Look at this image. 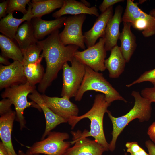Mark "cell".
<instances>
[{"label": "cell", "mask_w": 155, "mask_h": 155, "mask_svg": "<svg viewBox=\"0 0 155 155\" xmlns=\"http://www.w3.org/2000/svg\"><path fill=\"white\" fill-rule=\"evenodd\" d=\"M147 134L150 139L155 143V122H153L148 127Z\"/></svg>", "instance_id": "35"}, {"label": "cell", "mask_w": 155, "mask_h": 155, "mask_svg": "<svg viewBox=\"0 0 155 155\" xmlns=\"http://www.w3.org/2000/svg\"><path fill=\"white\" fill-rule=\"evenodd\" d=\"M104 38H100L99 41L94 45L88 48L84 51L78 50L74 54V56L84 65L95 71L102 72L106 68L104 61L106 57V51L104 48Z\"/></svg>", "instance_id": "10"}, {"label": "cell", "mask_w": 155, "mask_h": 155, "mask_svg": "<svg viewBox=\"0 0 155 155\" xmlns=\"http://www.w3.org/2000/svg\"><path fill=\"white\" fill-rule=\"evenodd\" d=\"M16 117V111H12L0 117V137L9 155H18L12 143L11 133Z\"/></svg>", "instance_id": "20"}, {"label": "cell", "mask_w": 155, "mask_h": 155, "mask_svg": "<svg viewBox=\"0 0 155 155\" xmlns=\"http://www.w3.org/2000/svg\"><path fill=\"white\" fill-rule=\"evenodd\" d=\"M88 14L98 17L99 13L96 6L88 7L81 1L75 0H64L62 7L52 14L55 19L61 18L66 14L73 15Z\"/></svg>", "instance_id": "19"}, {"label": "cell", "mask_w": 155, "mask_h": 155, "mask_svg": "<svg viewBox=\"0 0 155 155\" xmlns=\"http://www.w3.org/2000/svg\"><path fill=\"white\" fill-rule=\"evenodd\" d=\"M12 104L8 98H3L0 101V115L1 116L5 115L12 110L11 106Z\"/></svg>", "instance_id": "31"}, {"label": "cell", "mask_w": 155, "mask_h": 155, "mask_svg": "<svg viewBox=\"0 0 155 155\" xmlns=\"http://www.w3.org/2000/svg\"><path fill=\"white\" fill-rule=\"evenodd\" d=\"M149 14L152 17L155 18V8L151 10L149 12Z\"/></svg>", "instance_id": "41"}, {"label": "cell", "mask_w": 155, "mask_h": 155, "mask_svg": "<svg viewBox=\"0 0 155 155\" xmlns=\"http://www.w3.org/2000/svg\"><path fill=\"white\" fill-rule=\"evenodd\" d=\"M59 30H57L44 40L38 42L42 51L40 57L45 58L46 64L45 73L38 87V91L41 93H44L57 78L64 64L71 62L74 53L79 48L73 44H63L59 39Z\"/></svg>", "instance_id": "1"}, {"label": "cell", "mask_w": 155, "mask_h": 155, "mask_svg": "<svg viewBox=\"0 0 155 155\" xmlns=\"http://www.w3.org/2000/svg\"><path fill=\"white\" fill-rule=\"evenodd\" d=\"M62 17L50 20H43L41 18H33L31 20L35 36L37 40L41 39L46 35L62 27L67 18Z\"/></svg>", "instance_id": "18"}, {"label": "cell", "mask_w": 155, "mask_h": 155, "mask_svg": "<svg viewBox=\"0 0 155 155\" xmlns=\"http://www.w3.org/2000/svg\"><path fill=\"white\" fill-rule=\"evenodd\" d=\"M111 51L109 57L105 60L104 66L108 70L110 78H117L124 71L126 62L120 47L117 45Z\"/></svg>", "instance_id": "21"}, {"label": "cell", "mask_w": 155, "mask_h": 155, "mask_svg": "<svg viewBox=\"0 0 155 155\" xmlns=\"http://www.w3.org/2000/svg\"><path fill=\"white\" fill-rule=\"evenodd\" d=\"M64 1V0H32L31 3L33 18H41L56 9L61 8Z\"/></svg>", "instance_id": "24"}, {"label": "cell", "mask_w": 155, "mask_h": 155, "mask_svg": "<svg viewBox=\"0 0 155 155\" xmlns=\"http://www.w3.org/2000/svg\"><path fill=\"white\" fill-rule=\"evenodd\" d=\"M35 89V86H31L26 82L6 88L1 94L2 98H9L14 105L16 113V120L19 123L21 130L26 127V122L23 115L26 108L32 107L39 111L41 110L40 106L35 102H29L27 100L29 94L32 93Z\"/></svg>", "instance_id": "5"}, {"label": "cell", "mask_w": 155, "mask_h": 155, "mask_svg": "<svg viewBox=\"0 0 155 155\" xmlns=\"http://www.w3.org/2000/svg\"><path fill=\"white\" fill-rule=\"evenodd\" d=\"M42 59L41 57L35 63L23 65L24 73L27 82L31 86H35L37 84L40 83L43 78L44 74V69L40 63Z\"/></svg>", "instance_id": "26"}, {"label": "cell", "mask_w": 155, "mask_h": 155, "mask_svg": "<svg viewBox=\"0 0 155 155\" xmlns=\"http://www.w3.org/2000/svg\"><path fill=\"white\" fill-rule=\"evenodd\" d=\"M145 144L147 148L149 155H155V145L150 140H147Z\"/></svg>", "instance_id": "36"}, {"label": "cell", "mask_w": 155, "mask_h": 155, "mask_svg": "<svg viewBox=\"0 0 155 155\" xmlns=\"http://www.w3.org/2000/svg\"><path fill=\"white\" fill-rule=\"evenodd\" d=\"M28 5L27 13L21 18H14L13 16V13H11L1 19L0 32L2 34L13 40H14L17 31L21 24L26 21H31L33 18L31 1Z\"/></svg>", "instance_id": "17"}, {"label": "cell", "mask_w": 155, "mask_h": 155, "mask_svg": "<svg viewBox=\"0 0 155 155\" xmlns=\"http://www.w3.org/2000/svg\"><path fill=\"white\" fill-rule=\"evenodd\" d=\"M0 48L1 54L14 61L22 63L23 59V52L13 40L3 35H0Z\"/></svg>", "instance_id": "25"}, {"label": "cell", "mask_w": 155, "mask_h": 155, "mask_svg": "<svg viewBox=\"0 0 155 155\" xmlns=\"http://www.w3.org/2000/svg\"><path fill=\"white\" fill-rule=\"evenodd\" d=\"M42 50V47L38 42L30 46L23 53V59L22 63L23 65L38 61L41 57L40 54Z\"/></svg>", "instance_id": "27"}, {"label": "cell", "mask_w": 155, "mask_h": 155, "mask_svg": "<svg viewBox=\"0 0 155 155\" xmlns=\"http://www.w3.org/2000/svg\"><path fill=\"white\" fill-rule=\"evenodd\" d=\"M0 155H9L7 150L2 142H0Z\"/></svg>", "instance_id": "37"}, {"label": "cell", "mask_w": 155, "mask_h": 155, "mask_svg": "<svg viewBox=\"0 0 155 155\" xmlns=\"http://www.w3.org/2000/svg\"><path fill=\"white\" fill-rule=\"evenodd\" d=\"M125 146L127 151L130 155H149L136 142H128L126 143Z\"/></svg>", "instance_id": "30"}, {"label": "cell", "mask_w": 155, "mask_h": 155, "mask_svg": "<svg viewBox=\"0 0 155 155\" xmlns=\"http://www.w3.org/2000/svg\"><path fill=\"white\" fill-rule=\"evenodd\" d=\"M93 90L104 95L107 102L111 105L113 101L119 100L127 101L104 77L103 74L94 71L86 65V71L80 87L75 97V101H80L84 93Z\"/></svg>", "instance_id": "4"}, {"label": "cell", "mask_w": 155, "mask_h": 155, "mask_svg": "<svg viewBox=\"0 0 155 155\" xmlns=\"http://www.w3.org/2000/svg\"><path fill=\"white\" fill-rule=\"evenodd\" d=\"M41 97L47 106L55 114L68 120L78 116L79 110L76 105L65 97H50L44 94Z\"/></svg>", "instance_id": "13"}, {"label": "cell", "mask_w": 155, "mask_h": 155, "mask_svg": "<svg viewBox=\"0 0 155 155\" xmlns=\"http://www.w3.org/2000/svg\"><path fill=\"white\" fill-rule=\"evenodd\" d=\"M28 97L32 101L38 105L45 116L46 125L41 140L45 139L49 132L58 125L68 122L67 120L55 114L47 106L42 99L41 94L36 89L31 94L29 95Z\"/></svg>", "instance_id": "16"}, {"label": "cell", "mask_w": 155, "mask_h": 155, "mask_svg": "<svg viewBox=\"0 0 155 155\" xmlns=\"http://www.w3.org/2000/svg\"><path fill=\"white\" fill-rule=\"evenodd\" d=\"M124 155H128V154H127V153L125 152V153H124Z\"/></svg>", "instance_id": "42"}, {"label": "cell", "mask_w": 155, "mask_h": 155, "mask_svg": "<svg viewBox=\"0 0 155 155\" xmlns=\"http://www.w3.org/2000/svg\"><path fill=\"white\" fill-rule=\"evenodd\" d=\"M140 94L142 97L152 102H155V87L145 88L142 90Z\"/></svg>", "instance_id": "32"}, {"label": "cell", "mask_w": 155, "mask_h": 155, "mask_svg": "<svg viewBox=\"0 0 155 155\" xmlns=\"http://www.w3.org/2000/svg\"><path fill=\"white\" fill-rule=\"evenodd\" d=\"M137 3L133 1L127 0L122 21L131 23L135 28L143 30L142 34L145 37H148L155 34V18L142 10Z\"/></svg>", "instance_id": "8"}, {"label": "cell", "mask_w": 155, "mask_h": 155, "mask_svg": "<svg viewBox=\"0 0 155 155\" xmlns=\"http://www.w3.org/2000/svg\"><path fill=\"white\" fill-rule=\"evenodd\" d=\"M18 154V155H39L38 154H31L27 151L26 152H24L22 150H19Z\"/></svg>", "instance_id": "39"}, {"label": "cell", "mask_w": 155, "mask_h": 155, "mask_svg": "<svg viewBox=\"0 0 155 155\" xmlns=\"http://www.w3.org/2000/svg\"><path fill=\"white\" fill-rule=\"evenodd\" d=\"M8 58L3 55L1 54L0 55V63L7 65H10L11 63L8 60Z\"/></svg>", "instance_id": "38"}, {"label": "cell", "mask_w": 155, "mask_h": 155, "mask_svg": "<svg viewBox=\"0 0 155 155\" xmlns=\"http://www.w3.org/2000/svg\"><path fill=\"white\" fill-rule=\"evenodd\" d=\"M26 82L27 79L24 71V66L22 63L15 61L9 65H0L1 89Z\"/></svg>", "instance_id": "12"}, {"label": "cell", "mask_w": 155, "mask_h": 155, "mask_svg": "<svg viewBox=\"0 0 155 155\" xmlns=\"http://www.w3.org/2000/svg\"><path fill=\"white\" fill-rule=\"evenodd\" d=\"M71 133L73 138L70 142L75 144L68 148L63 155H102L106 151L96 140L84 137L81 131H72Z\"/></svg>", "instance_id": "11"}, {"label": "cell", "mask_w": 155, "mask_h": 155, "mask_svg": "<svg viewBox=\"0 0 155 155\" xmlns=\"http://www.w3.org/2000/svg\"><path fill=\"white\" fill-rule=\"evenodd\" d=\"M145 82H150L155 87V68L145 71L136 80L126 86L129 88L135 84Z\"/></svg>", "instance_id": "29"}, {"label": "cell", "mask_w": 155, "mask_h": 155, "mask_svg": "<svg viewBox=\"0 0 155 155\" xmlns=\"http://www.w3.org/2000/svg\"><path fill=\"white\" fill-rule=\"evenodd\" d=\"M9 0L3 1L0 3V18L5 17Z\"/></svg>", "instance_id": "34"}, {"label": "cell", "mask_w": 155, "mask_h": 155, "mask_svg": "<svg viewBox=\"0 0 155 155\" xmlns=\"http://www.w3.org/2000/svg\"><path fill=\"white\" fill-rule=\"evenodd\" d=\"M70 66L67 62L62 69L63 86L61 95L70 99L75 97L80 87L86 71V65L74 57Z\"/></svg>", "instance_id": "7"}, {"label": "cell", "mask_w": 155, "mask_h": 155, "mask_svg": "<svg viewBox=\"0 0 155 155\" xmlns=\"http://www.w3.org/2000/svg\"><path fill=\"white\" fill-rule=\"evenodd\" d=\"M23 53L38 41L36 38L31 21H26L18 27L14 39Z\"/></svg>", "instance_id": "23"}, {"label": "cell", "mask_w": 155, "mask_h": 155, "mask_svg": "<svg viewBox=\"0 0 155 155\" xmlns=\"http://www.w3.org/2000/svg\"><path fill=\"white\" fill-rule=\"evenodd\" d=\"M124 1L123 0H104L99 6V9L101 13H103L114 5Z\"/></svg>", "instance_id": "33"}, {"label": "cell", "mask_w": 155, "mask_h": 155, "mask_svg": "<svg viewBox=\"0 0 155 155\" xmlns=\"http://www.w3.org/2000/svg\"><path fill=\"white\" fill-rule=\"evenodd\" d=\"M123 11V8L121 5L117 6L115 8L114 15L107 24L103 37L105 40L104 48L106 51H111L117 45L121 33L119 27L122 21Z\"/></svg>", "instance_id": "14"}, {"label": "cell", "mask_w": 155, "mask_h": 155, "mask_svg": "<svg viewBox=\"0 0 155 155\" xmlns=\"http://www.w3.org/2000/svg\"><path fill=\"white\" fill-rule=\"evenodd\" d=\"M110 105L106 101L104 95L98 94L95 96L94 103L92 108L87 112L80 116H74L68 121L73 129L81 120L88 118L90 121V130H84L82 133L85 137L92 136L101 145L106 151L109 150V144L106 140L103 129L104 115L108 112V107Z\"/></svg>", "instance_id": "2"}, {"label": "cell", "mask_w": 155, "mask_h": 155, "mask_svg": "<svg viewBox=\"0 0 155 155\" xmlns=\"http://www.w3.org/2000/svg\"><path fill=\"white\" fill-rule=\"evenodd\" d=\"M86 18L85 14L73 15L67 18L64 28L59 34L60 40L63 44L65 46L73 44L85 49L82 28Z\"/></svg>", "instance_id": "9"}, {"label": "cell", "mask_w": 155, "mask_h": 155, "mask_svg": "<svg viewBox=\"0 0 155 155\" xmlns=\"http://www.w3.org/2000/svg\"><path fill=\"white\" fill-rule=\"evenodd\" d=\"M131 95L135 100L134 104L127 114L116 117L109 111L107 112L113 125L112 139L109 144V150L112 152L115 149L118 137L130 122L137 118L140 122L147 121L151 117L152 102L142 97L138 91H133Z\"/></svg>", "instance_id": "3"}, {"label": "cell", "mask_w": 155, "mask_h": 155, "mask_svg": "<svg viewBox=\"0 0 155 155\" xmlns=\"http://www.w3.org/2000/svg\"><path fill=\"white\" fill-rule=\"evenodd\" d=\"M47 136L28 147L27 151L32 154L63 155L71 145L70 142L65 141L69 137L66 132L51 131Z\"/></svg>", "instance_id": "6"}, {"label": "cell", "mask_w": 155, "mask_h": 155, "mask_svg": "<svg viewBox=\"0 0 155 155\" xmlns=\"http://www.w3.org/2000/svg\"><path fill=\"white\" fill-rule=\"evenodd\" d=\"M113 6L102 13L96 19L92 27L84 34V43L87 48L94 46L99 38H103L107 24L113 16Z\"/></svg>", "instance_id": "15"}, {"label": "cell", "mask_w": 155, "mask_h": 155, "mask_svg": "<svg viewBox=\"0 0 155 155\" xmlns=\"http://www.w3.org/2000/svg\"><path fill=\"white\" fill-rule=\"evenodd\" d=\"M80 1L87 7H90V3L88 1L85 0H81Z\"/></svg>", "instance_id": "40"}, {"label": "cell", "mask_w": 155, "mask_h": 155, "mask_svg": "<svg viewBox=\"0 0 155 155\" xmlns=\"http://www.w3.org/2000/svg\"><path fill=\"white\" fill-rule=\"evenodd\" d=\"M30 2V0H9L8 4L7 13H13L15 11L21 12L23 15H25L28 10L26 6Z\"/></svg>", "instance_id": "28"}, {"label": "cell", "mask_w": 155, "mask_h": 155, "mask_svg": "<svg viewBox=\"0 0 155 155\" xmlns=\"http://www.w3.org/2000/svg\"><path fill=\"white\" fill-rule=\"evenodd\" d=\"M131 26L130 22H123V28L119 37L120 50L126 63L129 61L137 46L136 37L131 31Z\"/></svg>", "instance_id": "22"}]
</instances>
